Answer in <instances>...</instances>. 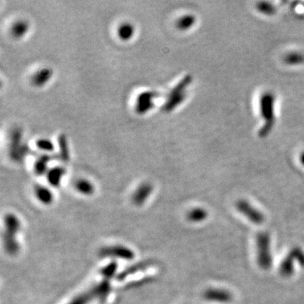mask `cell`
<instances>
[{
  "label": "cell",
  "mask_w": 304,
  "mask_h": 304,
  "mask_svg": "<svg viewBox=\"0 0 304 304\" xmlns=\"http://www.w3.org/2000/svg\"><path fill=\"white\" fill-rule=\"evenodd\" d=\"M157 98V93L154 92H145L141 93L137 99L135 108L138 113L144 114L153 108L154 100Z\"/></svg>",
  "instance_id": "7"
},
{
  "label": "cell",
  "mask_w": 304,
  "mask_h": 304,
  "mask_svg": "<svg viewBox=\"0 0 304 304\" xmlns=\"http://www.w3.org/2000/svg\"><path fill=\"white\" fill-rule=\"evenodd\" d=\"M64 172V169L62 168H53L49 172V179H50L51 183L53 184H58L63 176Z\"/></svg>",
  "instance_id": "16"
},
{
  "label": "cell",
  "mask_w": 304,
  "mask_h": 304,
  "mask_svg": "<svg viewBox=\"0 0 304 304\" xmlns=\"http://www.w3.org/2000/svg\"><path fill=\"white\" fill-rule=\"evenodd\" d=\"M304 267V250L299 246H295L291 248L280 264L279 273L284 278H289L293 276L296 271V265Z\"/></svg>",
  "instance_id": "3"
},
{
  "label": "cell",
  "mask_w": 304,
  "mask_h": 304,
  "mask_svg": "<svg viewBox=\"0 0 304 304\" xmlns=\"http://www.w3.org/2000/svg\"><path fill=\"white\" fill-rule=\"evenodd\" d=\"M300 162H301V164L304 166V151L302 152L301 156H300Z\"/></svg>",
  "instance_id": "20"
},
{
  "label": "cell",
  "mask_w": 304,
  "mask_h": 304,
  "mask_svg": "<svg viewBox=\"0 0 304 304\" xmlns=\"http://www.w3.org/2000/svg\"><path fill=\"white\" fill-rule=\"evenodd\" d=\"M204 300L216 304H226L231 303L233 300V294L232 292L224 288H210L204 291L203 293Z\"/></svg>",
  "instance_id": "6"
},
{
  "label": "cell",
  "mask_w": 304,
  "mask_h": 304,
  "mask_svg": "<svg viewBox=\"0 0 304 304\" xmlns=\"http://www.w3.org/2000/svg\"><path fill=\"white\" fill-rule=\"evenodd\" d=\"M76 188L77 190L81 193L84 194H89L92 191V185L90 184L89 182L87 180H79L76 184Z\"/></svg>",
  "instance_id": "17"
},
{
  "label": "cell",
  "mask_w": 304,
  "mask_h": 304,
  "mask_svg": "<svg viewBox=\"0 0 304 304\" xmlns=\"http://www.w3.org/2000/svg\"><path fill=\"white\" fill-rule=\"evenodd\" d=\"M36 147L40 151H44V152H53L54 151V145L53 141L47 139V138H42L39 140H36Z\"/></svg>",
  "instance_id": "14"
},
{
  "label": "cell",
  "mask_w": 304,
  "mask_h": 304,
  "mask_svg": "<svg viewBox=\"0 0 304 304\" xmlns=\"http://www.w3.org/2000/svg\"><path fill=\"white\" fill-rule=\"evenodd\" d=\"M275 103L276 96L273 92H266L263 93L260 100V114L265 123L259 131V136L261 138L268 136L273 128L276 121Z\"/></svg>",
  "instance_id": "1"
},
{
  "label": "cell",
  "mask_w": 304,
  "mask_h": 304,
  "mask_svg": "<svg viewBox=\"0 0 304 304\" xmlns=\"http://www.w3.org/2000/svg\"><path fill=\"white\" fill-rule=\"evenodd\" d=\"M29 31V24L26 20H20L12 25V36L15 38H21Z\"/></svg>",
  "instance_id": "11"
},
{
  "label": "cell",
  "mask_w": 304,
  "mask_h": 304,
  "mask_svg": "<svg viewBox=\"0 0 304 304\" xmlns=\"http://www.w3.org/2000/svg\"><path fill=\"white\" fill-rule=\"evenodd\" d=\"M48 162V156H42L40 159L36 162V169L38 173H42L46 170V166Z\"/></svg>",
  "instance_id": "19"
},
{
  "label": "cell",
  "mask_w": 304,
  "mask_h": 304,
  "mask_svg": "<svg viewBox=\"0 0 304 304\" xmlns=\"http://www.w3.org/2000/svg\"><path fill=\"white\" fill-rule=\"evenodd\" d=\"M236 209L238 212L242 214L244 217L247 218L254 225L260 226L265 222V215L247 200L241 199L239 201H237L236 202Z\"/></svg>",
  "instance_id": "5"
},
{
  "label": "cell",
  "mask_w": 304,
  "mask_h": 304,
  "mask_svg": "<svg viewBox=\"0 0 304 304\" xmlns=\"http://www.w3.org/2000/svg\"><path fill=\"white\" fill-rule=\"evenodd\" d=\"M255 243L257 264L260 269L268 271L273 265L271 234L266 231L259 232L255 237Z\"/></svg>",
  "instance_id": "2"
},
{
  "label": "cell",
  "mask_w": 304,
  "mask_h": 304,
  "mask_svg": "<svg viewBox=\"0 0 304 304\" xmlns=\"http://www.w3.org/2000/svg\"><path fill=\"white\" fill-rule=\"evenodd\" d=\"M196 22V16L193 14H185L177 21V27L180 31H188L192 28Z\"/></svg>",
  "instance_id": "12"
},
{
  "label": "cell",
  "mask_w": 304,
  "mask_h": 304,
  "mask_svg": "<svg viewBox=\"0 0 304 304\" xmlns=\"http://www.w3.org/2000/svg\"><path fill=\"white\" fill-rule=\"evenodd\" d=\"M59 146H60V152L62 157L65 159H69V149H68L67 142L64 135L59 136Z\"/></svg>",
  "instance_id": "18"
},
{
  "label": "cell",
  "mask_w": 304,
  "mask_h": 304,
  "mask_svg": "<svg viewBox=\"0 0 304 304\" xmlns=\"http://www.w3.org/2000/svg\"><path fill=\"white\" fill-rule=\"evenodd\" d=\"M135 32L134 25L130 22H123L118 26L117 36L123 42L131 39Z\"/></svg>",
  "instance_id": "9"
},
{
  "label": "cell",
  "mask_w": 304,
  "mask_h": 304,
  "mask_svg": "<svg viewBox=\"0 0 304 304\" xmlns=\"http://www.w3.org/2000/svg\"><path fill=\"white\" fill-rule=\"evenodd\" d=\"M187 217L191 222L199 223L206 220L208 218V211L204 208L196 207L188 213Z\"/></svg>",
  "instance_id": "10"
},
{
  "label": "cell",
  "mask_w": 304,
  "mask_h": 304,
  "mask_svg": "<svg viewBox=\"0 0 304 304\" xmlns=\"http://www.w3.org/2000/svg\"><path fill=\"white\" fill-rule=\"evenodd\" d=\"M53 76V70L49 68H43L34 74L31 79L32 84L36 87H42L48 84Z\"/></svg>",
  "instance_id": "8"
},
{
  "label": "cell",
  "mask_w": 304,
  "mask_h": 304,
  "mask_svg": "<svg viewBox=\"0 0 304 304\" xmlns=\"http://www.w3.org/2000/svg\"><path fill=\"white\" fill-rule=\"evenodd\" d=\"M257 8H258V10L260 13L266 14V15H273L276 11L275 6L272 3H269V2H260V3H258Z\"/></svg>",
  "instance_id": "15"
},
{
  "label": "cell",
  "mask_w": 304,
  "mask_h": 304,
  "mask_svg": "<svg viewBox=\"0 0 304 304\" xmlns=\"http://www.w3.org/2000/svg\"><path fill=\"white\" fill-rule=\"evenodd\" d=\"M191 82H192V77L187 76L184 77V80H182L179 84L177 85V87H174L171 91L168 96V100L163 106L166 112H172L182 102H184V101L187 97L186 89L191 84Z\"/></svg>",
  "instance_id": "4"
},
{
  "label": "cell",
  "mask_w": 304,
  "mask_h": 304,
  "mask_svg": "<svg viewBox=\"0 0 304 304\" xmlns=\"http://www.w3.org/2000/svg\"><path fill=\"white\" fill-rule=\"evenodd\" d=\"M284 62L288 65H300L304 64V54L301 52H291L284 58Z\"/></svg>",
  "instance_id": "13"
}]
</instances>
